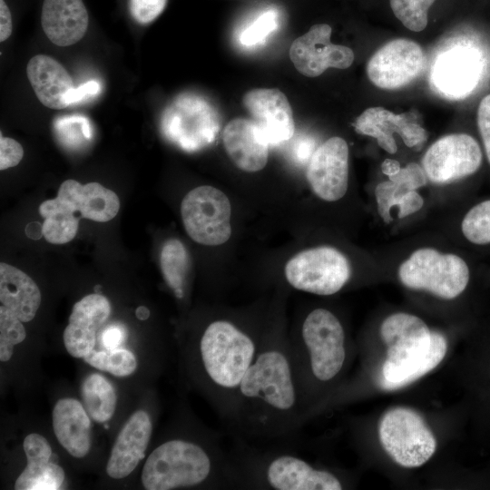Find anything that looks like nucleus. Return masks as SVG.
Returning <instances> with one entry per match:
<instances>
[{
	"mask_svg": "<svg viewBox=\"0 0 490 490\" xmlns=\"http://www.w3.org/2000/svg\"><path fill=\"white\" fill-rule=\"evenodd\" d=\"M305 420L288 337L280 329L267 330L225 426L241 438L287 439Z\"/></svg>",
	"mask_w": 490,
	"mask_h": 490,
	"instance_id": "nucleus-1",
	"label": "nucleus"
},
{
	"mask_svg": "<svg viewBox=\"0 0 490 490\" xmlns=\"http://www.w3.org/2000/svg\"><path fill=\"white\" fill-rule=\"evenodd\" d=\"M266 332L221 317L210 321L200 335L196 348L199 371L224 425L230 417L235 394Z\"/></svg>",
	"mask_w": 490,
	"mask_h": 490,
	"instance_id": "nucleus-2",
	"label": "nucleus"
},
{
	"mask_svg": "<svg viewBox=\"0 0 490 490\" xmlns=\"http://www.w3.org/2000/svg\"><path fill=\"white\" fill-rule=\"evenodd\" d=\"M142 482L147 490L201 485L243 489L231 450H226L219 442L209 446L182 438L167 440L150 454L142 468Z\"/></svg>",
	"mask_w": 490,
	"mask_h": 490,
	"instance_id": "nucleus-3",
	"label": "nucleus"
},
{
	"mask_svg": "<svg viewBox=\"0 0 490 490\" xmlns=\"http://www.w3.org/2000/svg\"><path fill=\"white\" fill-rule=\"evenodd\" d=\"M288 339L306 419L317 389L338 377L345 366L346 333L333 312L317 308Z\"/></svg>",
	"mask_w": 490,
	"mask_h": 490,
	"instance_id": "nucleus-4",
	"label": "nucleus"
},
{
	"mask_svg": "<svg viewBox=\"0 0 490 490\" xmlns=\"http://www.w3.org/2000/svg\"><path fill=\"white\" fill-rule=\"evenodd\" d=\"M380 335L387 347L381 386L395 390L420 378L443 360L447 350L445 336L431 331L418 317L397 312L384 319Z\"/></svg>",
	"mask_w": 490,
	"mask_h": 490,
	"instance_id": "nucleus-5",
	"label": "nucleus"
},
{
	"mask_svg": "<svg viewBox=\"0 0 490 490\" xmlns=\"http://www.w3.org/2000/svg\"><path fill=\"white\" fill-rule=\"evenodd\" d=\"M231 449L240 468L243 489L341 490L332 472L315 467L304 458L283 450H260L244 438L233 436Z\"/></svg>",
	"mask_w": 490,
	"mask_h": 490,
	"instance_id": "nucleus-6",
	"label": "nucleus"
},
{
	"mask_svg": "<svg viewBox=\"0 0 490 490\" xmlns=\"http://www.w3.org/2000/svg\"><path fill=\"white\" fill-rule=\"evenodd\" d=\"M397 274L405 287L426 290L444 299L458 297L470 279L468 265L463 258L429 247L413 251L400 264Z\"/></svg>",
	"mask_w": 490,
	"mask_h": 490,
	"instance_id": "nucleus-7",
	"label": "nucleus"
},
{
	"mask_svg": "<svg viewBox=\"0 0 490 490\" xmlns=\"http://www.w3.org/2000/svg\"><path fill=\"white\" fill-rule=\"evenodd\" d=\"M220 126L215 107L204 97L191 93L175 97L161 118L164 138L187 152H199L213 143Z\"/></svg>",
	"mask_w": 490,
	"mask_h": 490,
	"instance_id": "nucleus-8",
	"label": "nucleus"
},
{
	"mask_svg": "<svg viewBox=\"0 0 490 490\" xmlns=\"http://www.w3.org/2000/svg\"><path fill=\"white\" fill-rule=\"evenodd\" d=\"M378 435L384 450L404 467L424 465L436 449V437L424 418L408 407H398L386 412Z\"/></svg>",
	"mask_w": 490,
	"mask_h": 490,
	"instance_id": "nucleus-9",
	"label": "nucleus"
},
{
	"mask_svg": "<svg viewBox=\"0 0 490 490\" xmlns=\"http://www.w3.org/2000/svg\"><path fill=\"white\" fill-rule=\"evenodd\" d=\"M285 278L294 289L319 296L338 292L349 280L348 259L331 246H318L302 250L285 266Z\"/></svg>",
	"mask_w": 490,
	"mask_h": 490,
	"instance_id": "nucleus-10",
	"label": "nucleus"
},
{
	"mask_svg": "<svg viewBox=\"0 0 490 490\" xmlns=\"http://www.w3.org/2000/svg\"><path fill=\"white\" fill-rule=\"evenodd\" d=\"M181 215L187 234L200 244L221 245L231 235L230 200L213 186L190 191L181 203Z\"/></svg>",
	"mask_w": 490,
	"mask_h": 490,
	"instance_id": "nucleus-11",
	"label": "nucleus"
},
{
	"mask_svg": "<svg viewBox=\"0 0 490 490\" xmlns=\"http://www.w3.org/2000/svg\"><path fill=\"white\" fill-rule=\"evenodd\" d=\"M482 160V151L475 138L466 133H452L429 146L422 167L429 181L445 184L474 174Z\"/></svg>",
	"mask_w": 490,
	"mask_h": 490,
	"instance_id": "nucleus-12",
	"label": "nucleus"
},
{
	"mask_svg": "<svg viewBox=\"0 0 490 490\" xmlns=\"http://www.w3.org/2000/svg\"><path fill=\"white\" fill-rule=\"evenodd\" d=\"M426 57L416 42L397 38L380 47L368 60L367 74L382 89H397L416 79L425 68Z\"/></svg>",
	"mask_w": 490,
	"mask_h": 490,
	"instance_id": "nucleus-13",
	"label": "nucleus"
},
{
	"mask_svg": "<svg viewBox=\"0 0 490 490\" xmlns=\"http://www.w3.org/2000/svg\"><path fill=\"white\" fill-rule=\"evenodd\" d=\"M331 33L329 24H317L292 42L289 58L301 74L316 77L329 67L346 69L352 64L353 51L348 46L331 43Z\"/></svg>",
	"mask_w": 490,
	"mask_h": 490,
	"instance_id": "nucleus-14",
	"label": "nucleus"
},
{
	"mask_svg": "<svg viewBox=\"0 0 490 490\" xmlns=\"http://www.w3.org/2000/svg\"><path fill=\"white\" fill-rule=\"evenodd\" d=\"M348 146L334 136L320 144L311 155L307 169V180L313 192L326 201L343 198L348 186Z\"/></svg>",
	"mask_w": 490,
	"mask_h": 490,
	"instance_id": "nucleus-15",
	"label": "nucleus"
},
{
	"mask_svg": "<svg viewBox=\"0 0 490 490\" xmlns=\"http://www.w3.org/2000/svg\"><path fill=\"white\" fill-rule=\"evenodd\" d=\"M263 139L269 145H279L294 134L293 112L286 95L276 88H255L242 99Z\"/></svg>",
	"mask_w": 490,
	"mask_h": 490,
	"instance_id": "nucleus-16",
	"label": "nucleus"
},
{
	"mask_svg": "<svg viewBox=\"0 0 490 490\" xmlns=\"http://www.w3.org/2000/svg\"><path fill=\"white\" fill-rule=\"evenodd\" d=\"M355 131L373 137L377 144L390 154L397 151L393 133L400 135L409 148L423 143L427 138L426 131L406 113L396 114L383 107L376 106L365 110L354 122Z\"/></svg>",
	"mask_w": 490,
	"mask_h": 490,
	"instance_id": "nucleus-17",
	"label": "nucleus"
},
{
	"mask_svg": "<svg viewBox=\"0 0 490 490\" xmlns=\"http://www.w3.org/2000/svg\"><path fill=\"white\" fill-rule=\"evenodd\" d=\"M111 313L108 299L100 294H90L76 302L64 331L67 352L74 358H84L93 350L96 330Z\"/></svg>",
	"mask_w": 490,
	"mask_h": 490,
	"instance_id": "nucleus-18",
	"label": "nucleus"
},
{
	"mask_svg": "<svg viewBox=\"0 0 490 490\" xmlns=\"http://www.w3.org/2000/svg\"><path fill=\"white\" fill-rule=\"evenodd\" d=\"M152 424L143 410L133 413L120 431L107 462V474L116 479L130 475L144 457Z\"/></svg>",
	"mask_w": 490,
	"mask_h": 490,
	"instance_id": "nucleus-19",
	"label": "nucleus"
},
{
	"mask_svg": "<svg viewBox=\"0 0 490 490\" xmlns=\"http://www.w3.org/2000/svg\"><path fill=\"white\" fill-rule=\"evenodd\" d=\"M224 149L240 170L256 172L268 162L269 144L252 120L234 118L222 131Z\"/></svg>",
	"mask_w": 490,
	"mask_h": 490,
	"instance_id": "nucleus-20",
	"label": "nucleus"
},
{
	"mask_svg": "<svg viewBox=\"0 0 490 490\" xmlns=\"http://www.w3.org/2000/svg\"><path fill=\"white\" fill-rule=\"evenodd\" d=\"M479 74L476 57L470 52L453 49L439 55L431 71V84L441 95L457 99L475 86Z\"/></svg>",
	"mask_w": 490,
	"mask_h": 490,
	"instance_id": "nucleus-21",
	"label": "nucleus"
},
{
	"mask_svg": "<svg viewBox=\"0 0 490 490\" xmlns=\"http://www.w3.org/2000/svg\"><path fill=\"white\" fill-rule=\"evenodd\" d=\"M41 24L52 43L69 46L84 36L89 15L83 0H44Z\"/></svg>",
	"mask_w": 490,
	"mask_h": 490,
	"instance_id": "nucleus-22",
	"label": "nucleus"
},
{
	"mask_svg": "<svg viewBox=\"0 0 490 490\" xmlns=\"http://www.w3.org/2000/svg\"><path fill=\"white\" fill-rule=\"evenodd\" d=\"M57 197L82 217L99 222L111 220L120 209L116 193L98 182L82 185L74 180H66L61 184Z\"/></svg>",
	"mask_w": 490,
	"mask_h": 490,
	"instance_id": "nucleus-23",
	"label": "nucleus"
},
{
	"mask_svg": "<svg viewBox=\"0 0 490 490\" xmlns=\"http://www.w3.org/2000/svg\"><path fill=\"white\" fill-rule=\"evenodd\" d=\"M28 80L38 100L46 107L60 110L67 107L64 97L74 87L66 69L45 54L33 56L27 64Z\"/></svg>",
	"mask_w": 490,
	"mask_h": 490,
	"instance_id": "nucleus-24",
	"label": "nucleus"
},
{
	"mask_svg": "<svg viewBox=\"0 0 490 490\" xmlns=\"http://www.w3.org/2000/svg\"><path fill=\"white\" fill-rule=\"evenodd\" d=\"M53 427L59 443L74 457H83L91 446V421L74 398L58 400L53 410Z\"/></svg>",
	"mask_w": 490,
	"mask_h": 490,
	"instance_id": "nucleus-25",
	"label": "nucleus"
},
{
	"mask_svg": "<svg viewBox=\"0 0 490 490\" xmlns=\"http://www.w3.org/2000/svg\"><path fill=\"white\" fill-rule=\"evenodd\" d=\"M1 305L21 321L32 320L41 303V292L36 283L19 269L0 264Z\"/></svg>",
	"mask_w": 490,
	"mask_h": 490,
	"instance_id": "nucleus-26",
	"label": "nucleus"
},
{
	"mask_svg": "<svg viewBox=\"0 0 490 490\" xmlns=\"http://www.w3.org/2000/svg\"><path fill=\"white\" fill-rule=\"evenodd\" d=\"M76 211L65 201L56 197L44 201L39 213L44 218L42 233L53 244H64L71 241L78 230Z\"/></svg>",
	"mask_w": 490,
	"mask_h": 490,
	"instance_id": "nucleus-27",
	"label": "nucleus"
},
{
	"mask_svg": "<svg viewBox=\"0 0 490 490\" xmlns=\"http://www.w3.org/2000/svg\"><path fill=\"white\" fill-rule=\"evenodd\" d=\"M82 396L87 413L96 422L109 420L115 410L117 397L113 387L103 376L93 373L82 386Z\"/></svg>",
	"mask_w": 490,
	"mask_h": 490,
	"instance_id": "nucleus-28",
	"label": "nucleus"
},
{
	"mask_svg": "<svg viewBox=\"0 0 490 490\" xmlns=\"http://www.w3.org/2000/svg\"><path fill=\"white\" fill-rule=\"evenodd\" d=\"M189 260L181 240L170 239L165 241L161 251V269L166 283L178 299H182L185 294Z\"/></svg>",
	"mask_w": 490,
	"mask_h": 490,
	"instance_id": "nucleus-29",
	"label": "nucleus"
},
{
	"mask_svg": "<svg viewBox=\"0 0 490 490\" xmlns=\"http://www.w3.org/2000/svg\"><path fill=\"white\" fill-rule=\"evenodd\" d=\"M64 480V472L55 462L36 468H27L17 477L16 490H56Z\"/></svg>",
	"mask_w": 490,
	"mask_h": 490,
	"instance_id": "nucleus-30",
	"label": "nucleus"
},
{
	"mask_svg": "<svg viewBox=\"0 0 490 490\" xmlns=\"http://www.w3.org/2000/svg\"><path fill=\"white\" fill-rule=\"evenodd\" d=\"M83 359L92 367L116 377L129 376L137 367L135 356L131 351L122 348L92 350Z\"/></svg>",
	"mask_w": 490,
	"mask_h": 490,
	"instance_id": "nucleus-31",
	"label": "nucleus"
},
{
	"mask_svg": "<svg viewBox=\"0 0 490 490\" xmlns=\"http://www.w3.org/2000/svg\"><path fill=\"white\" fill-rule=\"evenodd\" d=\"M56 138L67 148L83 147L92 138L89 121L82 115L61 116L54 122Z\"/></svg>",
	"mask_w": 490,
	"mask_h": 490,
	"instance_id": "nucleus-32",
	"label": "nucleus"
},
{
	"mask_svg": "<svg viewBox=\"0 0 490 490\" xmlns=\"http://www.w3.org/2000/svg\"><path fill=\"white\" fill-rule=\"evenodd\" d=\"M461 230L471 243L484 245L490 243V200L473 206L464 216Z\"/></svg>",
	"mask_w": 490,
	"mask_h": 490,
	"instance_id": "nucleus-33",
	"label": "nucleus"
},
{
	"mask_svg": "<svg viewBox=\"0 0 490 490\" xmlns=\"http://www.w3.org/2000/svg\"><path fill=\"white\" fill-rule=\"evenodd\" d=\"M436 0H389L395 16L407 29L423 31L428 22V10Z\"/></svg>",
	"mask_w": 490,
	"mask_h": 490,
	"instance_id": "nucleus-34",
	"label": "nucleus"
},
{
	"mask_svg": "<svg viewBox=\"0 0 490 490\" xmlns=\"http://www.w3.org/2000/svg\"><path fill=\"white\" fill-rule=\"evenodd\" d=\"M15 314L1 305L0 307V359L11 358L14 346L25 338V329Z\"/></svg>",
	"mask_w": 490,
	"mask_h": 490,
	"instance_id": "nucleus-35",
	"label": "nucleus"
},
{
	"mask_svg": "<svg viewBox=\"0 0 490 490\" xmlns=\"http://www.w3.org/2000/svg\"><path fill=\"white\" fill-rule=\"evenodd\" d=\"M278 27V15L274 10H268L258 16L240 34V42L247 46L263 43Z\"/></svg>",
	"mask_w": 490,
	"mask_h": 490,
	"instance_id": "nucleus-36",
	"label": "nucleus"
},
{
	"mask_svg": "<svg viewBox=\"0 0 490 490\" xmlns=\"http://www.w3.org/2000/svg\"><path fill=\"white\" fill-rule=\"evenodd\" d=\"M24 450L27 460V468L44 466L50 462L52 448L48 441L41 435L33 433L24 440Z\"/></svg>",
	"mask_w": 490,
	"mask_h": 490,
	"instance_id": "nucleus-37",
	"label": "nucleus"
},
{
	"mask_svg": "<svg viewBox=\"0 0 490 490\" xmlns=\"http://www.w3.org/2000/svg\"><path fill=\"white\" fill-rule=\"evenodd\" d=\"M401 191H416L425 186L427 181L426 174L420 165L415 162L408 163L394 176L388 177Z\"/></svg>",
	"mask_w": 490,
	"mask_h": 490,
	"instance_id": "nucleus-38",
	"label": "nucleus"
},
{
	"mask_svg": "<svg viewBox=\"0 0 490 490\" xmlns=\"http://www.w3.org/2000/svg\"><path fill=\"white\" fill-rule=\"evenodd\" d=\"M166 4L167 0H130L129 9L137 23L147 24L163 12Z\"/></svg>",
	"mask_w": 490,
	"mask_h": 490,
	"instance_id": "nucleus-39",
	"label": "nucleus"
},
{
	"mask_svg": "<svg viewBox=\"0 0 490 490\" xmlns=\"http://www.w3.org/2000/svg\"><path fill=\"white\" fill-rule=\"evenodd\" d=\"M377 212L382 220L388 224L392 221L391 208L396 206V185L391 181L379 182L375 188Z\"/></svg>",
	"mask_w": 490,
	"mask_h": 490,
	"instance_id": "nucleus-40",
	"label": "nucleus"
},
{
	"mask_svg": "<svg viewBox=\"0 0 490 490\" xmlns=\"http://www.w3.org/2000/svg\"><path fill=\"white\" fill-rule=\"evenodd\" d=\"M24 156V149L22 145L15 140L4 137H0V170H6L8 168L17 165Z\"/></svg>",
	"mask_w": 490,
	"mask_h": 490,
	"instance_id": "nucleus-41",
	"label": "nucleus"
},
{
	"mask_svg": "<svg viewBox=\"0 0 490 490\" xmlns=\"http://www.w3.org/2000/svg\"><path fill=\"white\" fill-rule=\"evenodd\" d=\"M477 126L490 163V93L485 96L479 103Z\"/></svg>",
	"mask_w": 490,
	"mask_h": 490,
	"instance_id": "nucleus-42",
	"label": "nucleus"
},
{
	"mask_svg": "<svg viewBox=\"0 0 490 490\" xmlns=\"http://www.w3.org/2000/svg\"><path fill=\"white\" fill-rule=\"evenodd\" d=\"M424 202L423 197L416 191H408L397 196L398 218L402 219L420 211Z\"/></svg>",
	"mask_w": 490,
	"mask_h": 490,
	"instance_id": "nucleus-43",
	"label": "nucleus"
},
{
	"mask_svg": "<svg viewBox=\"0 0 490 490\" xmlns=\"http://www.w3.org/2000/svg\"><path fill=\"white\" fill-rule=\"evenodd\" d=\"M100 91L101 87L99 83L93 80L88 81L77 88H73L70 92H68L64 97L65 103L67 106H69L82 103L86 99L95 96L100 93Z\"/></svg>",
	"mask_w": 490,
	"mask_h": 490,
	"instance_id": "nucleus-44",
	"label": "nucleus"
},
{
	"mask_svg": "<svg viewBox=\"0 0 490 490\" xmlns=\"http://www.w3.org/2000/svg\"><path fill=\"white\" fill-rule=\"evenodd\" d=\"M126 338V329L120 324H111L106 327L101 336V340L106 349L118 348Z\"/></svg>",
	"mask_w": 490,
	"mask_h": 490,
	"instance_id": "nucleus-45",
	"label": "nucleus"
},
{
	"mask_svg": "<svg viewBox=\"0 0 490 490\" xmlns=\"http://www.w3.org/2000/svg\"><path fill=\"white\" fill-rule=\"evenodd\" d=\"M314 142L309 138H301L294 143L292 155L296 162H304L310 159L314 152Z\"/></svg>",
	"mask_w": 490,
	"mask_h": 490,
	"instance_id": "nucleus-46",
	"label": "nucleus"
},
{
	"mask_svg": "<svg viewBox=\"0 0 490 490\" xmlns=\"http://www.w3.org/2000/svg\"><path fill=\"white\" fill-rule=\"evenodd\" d=\"M12 34V15L5 0H0V42L9 38Z\"/></svg>",
	"mask_w": 490,
	"mask_h": 490,
	"instance_id": "nucleus-47",
	"label": "nucleus"
},
{
	"mask_svg": "<svg viewBox=\"0 0 490 490\" xmlns=\"http://www.w3.org/2000/svg\"><path fill=\"white\" fill-rule=\"evenodd\" d=\"M401 169L400 163L394 159H386L381 163V171L387 177L396 175Z\"/></svg>",
	"mask_w": 490,
	"mask_h": 490,
	"instance_id": "nucleus-48",
	"label": "nucleus"
},
{
	"mask_svg": "<svg viewBox=\"0 0 490 490\" xmlns=\"http://www.w3.org/2000/svg\"><path fill=\"white\" fill-rule=\"evenodd\" d=\"M136 317L141 320H145L150 316L149 309L144 306H140L135 310Z\"/></svg>",
	"mask_w": 490,
	"mask_h": 490,
	"instance_id": "nucleus-49",
	"label": "nucleus"
}]
</instances>
